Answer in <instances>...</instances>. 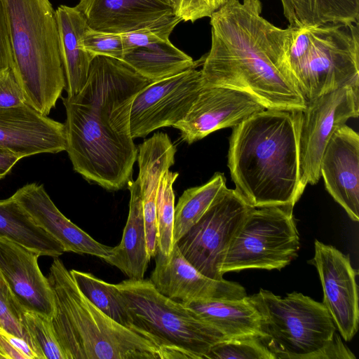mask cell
<instances>
[{
	"mask_svg": "<svg viewBox=\"0 0 359 359\" xmlns=\"http://www.w3.org/2000/svg\"><path fill=\"white\" fill-rule=\"evenodd\" d=\"M151 81L123 61L95 57L81 90L63 97L66 151L74 170L109 191L131 180L137 149L130 114L135 96Z\"/></svg>",
	"mask_w": 359,
	"mask_h": 359,
	"instance_id": "1",
	"label": "cell"
},
{
	"mask_svg": "<svg viewBox=\"0 0 359 359\" xmlns=\"http://www.w3.org/2000/svg\"><path fill=\"white\" fill-rule=\"evenodd\" d=\"M262 11L260 0H231L211 15L203 85L242 90L266 109L302 111L306 100L287 60L293 28L275 26Z\"/></svg>",
	"mask_w": 359,
	"mask_h": 359,
	"instance_id": "2",
	"label": "cell"
},
{
	"mask_svg": "<svg viewBox=\"0 0 359 359\" xmlns=\"http://www.w3.org/2000/svg\"><path fill=\"white\" fill-rule=\"evenodd\" d=\"M302 111L264 109L233 126L228 167L238 194L253 208H294L299 191Z\"/></svg>",
	"mask_w": 359,
	"mask_h": 359,
	"instance_id": "3",
	"label": "cell"
},
{
	"mask_svg": "<svg viewBox=\"0 0 359 359\" xmlns=\"http://www.w3.org/2000/svg\"><path fill=\"white\" fill-rule=\"evenodd\" d=\"M53 258L47 277L53 294L51 320L66 359H163L149 340L93 305L62 261Z\"/></svg>",
	"mask_w": 359,
	"mask_h": 359,
	"instance_id": "4",
	"label": "cell"
},
{
	"mask_svg": "<svg viewBox=\"0 0 359 359\" xmlns=\"http://www.w3.org/2000/svg\"><path fill=\"white\" fill-rule=\"evenodd\" d=\"M13 70L27 103L48 116L65 88L60 37L49 0H2Z\"/></svg>",
	"mask_w": 359,
	"mask_h": 359,
	"instance_id": "5",
	"label": "cell"
},
{
	"mask_svg": "<svg viewBox=\"0 0 359 359\" xmlns=\"http://www.w3.org/2000/svg\"><path fill=\"white\" fill-rule=\"evenodd\" d=\"M130 318V329L161 351L163 359H206L212 346L226 338L182 303L159 292L149 279L116 284Z\"/></svg>",
	"mask_w": 359,
	"mask_h": 359,
	"instance_id": "6",
	"label": "cell"
},
{
	"mask_svg": "<svg viewBox=\"0 0 359 359\" xmlns=\"http://www.w3.org/2000/svg\"><path fill=\"white\" fill-rule=\"evenodd\" d=\"M250 301L262 320V340L276 359H324L336 326L323 303L292 292L281 297L260 289Z\"/></svg>",
	"mask_w": 359,
	"mask_h": 359,
	"instance_id": "7",
	"label": "cell"
},
{
	"mask_svg": "<svg viewBox=\"0 0 359 359\" xmlns=\"http://www.w3.org/2000/svg\"><path fill=\"white\" fill-rule=\"evenodd\" d=\"M291 71L306 100L346 86H359V22L308 27Z\"/></svg>",
	"mask_w": 359,
	"mask_h": 359,
	"instance_id": "8",
	"label": "cell"
},
{
	"mask_svg": "<svg viewBox=\"0 0 359 359\" xmlns=\"http://www.w3.org/2000/svg\"><path fill=\"white\" fill-rule=\"evenodd\" d=\"M299 248L293 208H252L229 245L222 273L250 269L280 270L298 256Z\"/></svg>",
	"mask_w": 359,
	"mask_h": 359,
	"instance_id": "9",
	"label": "cell"
},
{
	"mask_svg": "<svg viewBox=\"0 0 359 359\" xmlns=\"http://www.w3.org/2000/svg\"><path fill=\"white\" fill-rule=\"evenodd\" d=\"M252 208L235 189L224 186L199 220L175 243L180 252L203 275L223 280L227 250Z\"/></svg>",
	"mask_w": 359,
	"mask_h": 359,
	"instance_id": "10",
	"label": "cell"
},
{
	"mask_svg": "<svg viewBox=\"0 0 359 359\" xmlns=\"http://www.w3.org/2000/svg\"><path fill=\"white\" fill-rule=\"evenodd\" d=\"M359 115V86H346L306 100L299 130V191L318 183L323 151L332 135Z\"/></svg>",
	"mask_w": 359,
	"mask_h": 359,
	"instance_id": "11",
	"label": "cell"
},
{
	"mask_svg": "<svg viewBox=\"0 0 359 359\" xmlns=\"http://www.w3.org/2000/svg\"><path fill=\"white\" fill-rule=\"evenodd\" d=\"M203 86L201 72L196 67L149 83L132 103V137H145L158 128L173 127L185 117Z\"/></svg>",
	"mask_w": 359,
	"mask_h": 359,
	"instance_id": "12",
	"label": "cell"
},
{
	"mask_svg": "<svg viewBox=\"0 0 359 359\" xmlns=\"http://www.w3.org/2000/svg\"><path fill=\"white\" fill-rule=\"evenodd\" d=\"M314 247V257L309 263L318 271L323 290V304L342 338L349 341L358 330V271L351 266L349 255L334 246L316 240Z\"/></svg>",
	"mask_w": 359,
	"mask_h": 359,
	"instance_id": "13",
	"label": "cell"
},
{
	"mask_svg": "<svg viewBox=\"0 0 359 359\" xmlns=\"http://www.w3.org/2000/svg\"><path fill=\"white\" fill-rule=\"evenodd\" d=\"M264 109L255 98L242 90L203 86L185 117L173 127L190 144L219 129L233 128Z\"/></svg>",
	"mask_w": 359,
	"mask_h": 359,
	"instance_id": "14",
	"label": "cell"
},
{
	"mask_svg": "<svg viewBox=\"0 0 359 359\" xmlns=\"http://www.w3.org/2000/svg\"><path fill=\"white\" fill-rule=\"evenodd\" d=\"M156 265L149 280L162 294L179 302L233 299L247 296L240 284L210 278L197 271L181 254L176 243L165 255L156 249Z\"/></svg>",
	"mask_w": 359,
	"mask_h": 359,
	"instance_id": "15",
	"label": "cell"
},
{
	"mask_svg": "<svg viewBox=\"0 0 359 359\" xmlns=\"http://www.w3.org/2000/svg\"><path fill=\"white\" fill-rule=\"evenodd\" d=\"M65 123L43 115L31 105L0 108V149L22 158L66 150Z\"/></svg>",
	"mask_w": 359,
	"mask_h": 359,
	"instance_id": "16",
	"label": "cell"
},
{
	"mask_svg": "<svg viewBox=\"0 0 359 359\" xmlns=\"http://www.w3.org/2000/svg\"><path fill=\"white\" fill-rule=\"evenodd\" d=\"M320 175L334 201L359 220V135L346 124L334 130L323 151Z\"/></svg>",
	"mask_w": 359,
	"mask_h": 359,
	"instance_id": "17",
	"label": "cell"
},
{
	"mask_svg": "<svg viewBox=\"0 0 359 359\" xmlns=\"http://www.w3.org/2000/svg\"><path fill=\"white\" fill-rule=\"evenodd\" d=\"M40 255L6 238H0V272L23 309L51 318L53 294L40 270Z\"/></svg>",
	"mask_w": 359,
	"mask_h": 359,
	"instance_id": "18",
	"label": "cell"
},
{
	"mask_svg": "<svg viewBox=\"0 0 359 359\" xmlns=\"http://www.w3.org/2000/svg\"><path fill=\"white\" fill-rule=\"evenodd\" d=\"M13 196L39 226L62 245L65 252L90 255L103 260L111 256L113 247L95 241L67 219L54 204L43 184H27Z\"/></svg>",
	"mask_w": 359,
	"mask_h": 359,
	"instance_id": "19",
	"label": "cell"
},
{
	"mask_svg": "<svg viewBox=\"0 0 359 359\" xmlns=\"http://www.w3.org/2000/svg\"><path fill=\"white\" fill-rule=\"evenodd\" d=\"M76 8L95 30L122 34L175 15L167 0H79Z\"/></svg>",
	"mask_w": 359,
	"mask_h": 359,
	"instance_id": "20",
	"label": "cell"
},
{
	"mask_svg": "<svg viewBox=\"0 0 359 359\" xmlns=\"http://www.w3.org/2000/svg\"><path fill=\"white\" fill-rule=\"evenodd\" d=\"M176 148L164 133H154L138 146L137 161L144 219L147 248L151 257L157 249L156 197L163 174L175 163Z\"/></svg>",
	"mask_w": 359,
	"mask_h": 359,
	"instance_id": "21",
	"label": "cell"
},
{
	"mask_svg": "<svg viewBox=\"0 0 359 359\" xmlns=\"http://www.w3.org/2000/svg\"><path fill=\"white\" fill-rule=\"evenodd\" d=\"M61 60L67 97L77 95L87 82L94 59L83 47L82 37L88 25L76 6L60 5L55 10Z\"/></svg>",
	"mask_w": 359,
	"mask_h": 359,
	"instance_id": "22",
	"label": "cell"
},
{
	"mask_svg": "<svg viewBox=\"0 0 359 359\" xmlns=\"http://www.w3.org/2000/svg\"><path fill=\"white\" fill-rule=\"evenodd\" d=\"M129 212L120 243L112 248L111 256L104 260L118 268L128 279L144 278L150 262L147 248L144 219L140 178L128 181Z\"/></svg>",
	"mask_w": 359,
	"mask_h": 359,
	"instance_id": "23",
	"label": "cell"
},
{
	"mask_svg": "<svg viewBox=\"0 0 359 359\" xmlns=\"http://www.w3.org/2000/svg\"><path fill=\"white\" fill-rule=\"evenodd\" d=\"M226 338L260 336L261 315L248 296L181 302Z\"/></svg>",
	"mask_w": 359,
	"mask_h": 359,
	"instance_id": "24",
	"label": "cell"
},
{
	"mask_svg": "<svg viewBox=\"0 0 359 359\" xmlns=\"http://www.w3.org/2000/svg\"><path fill=\"white\" fill-rule=\"evenodd\" d=\"M0 238L40 256L58 257L65 252L62 245L35 223L13 196L0 200Z\"/></svg>",
	"mask_w": 359,
	"mask_h": 359,
	"instance_id": "25",
	"label": "cell"
},
{
	"mask_svg": "<svg viewBox=\"0 0 359 359\" xmlns=\"http://www.w3.org/2000/svg\"><path fill=\"white\" fill-rule=\"evenodd\" d=\"M122 61L151 82L158 81L196 67L195 61L170 40L124 52Z\"/></svg>",
	"mask_w": 359,
	"mask_h": 359,
	"instance_id": "26",
	"label": "cell"
},
{
	"mask_svg": "<svg viewBox=\"0 0 359 359\" xmlns=\"http://www.w3.org/2000/svg\"><path fill=\"white\" fill-rule=\"evenodd\" d=\"M288 27L359 22V0H280Z\"/></svg>",
	"mask_w": 359,
	"mask_h": 359,
	"instance_id": "27",
	"label": "cell"
},
{
	"mask_svg": "<svg viewBox=\"0 0 359 359\" xmlns=\"http://www.w3.org/2000/svg\"><path fill=\"white\" fill-rule=\"evenodd\" d=\"M225 185L224 175L215 172L205 184L189 188L183 192L175 205V243L199 220Z\"/></svg>",
	"mask_w": 359,
	"mask_h": 359,
	"instance_id": "28",
	"label": "cell"
},
{
	"mask_svg": "<svg viewBox=\"0 0 359 359\" xmlns=\"http://www.w3.org/2000/svg\"><path fill=\"white\" fill-rule=\"evenodd\" d=\"M69 271L79 290L93 305L118 323L130 329L129 312L116 285L107 283L90 273L75 269Z\"/></svg>",
	"mask_w": 359,
	"mask_h": 359,
	"instance_id": "29",
	"label": "cell"
},
{
	"mask_svg": "<svg viewBox=\"0 0 359 359\" xmlns=\"http://www.w3.org/2000/svg\"><path fill=\"white\" fill-rule=\"evenodd\" d=\"M179 173L167 170L163 175L156 197L157 249L168 255L175 244L173 238L175 194L173 184Z\"/></svg>",
	"mask_w": 359,
	"mask_h": 359,
	"instance_id": "30",
	"label": "cell"
},
{
	"mask_svg": "<svg viewBox=\"0 0 359 359\" xmlns=\"http://www.w3.org/2000/svg\"><path fill=\"white\" fill-rule=\"evenodd\" d=\"M22 325L39 359H66L55 337L51 318L23 309Z\"/></svg>",
	"mask_w": 359,
	"mask_h": 359,
	"instance_id": "31",
	"label": "cell"
},
{
	"mask_svg": "<svg viewBox=\"0 0 359 359\" xmlns=\"http://www.w3.org/2000/svg\"><path fill=\"white\" fill-rule=\"evenodd\" d=\"M206 359H276L260 336L228 338L212 346Z\"/></svg>",
	"mask_w": 359,
	"mask_h": 359,
	"instance_id": "32",
	"label": "cell"
},
{
	"mask_svg": "<svg viewBox=\"0 0 359 359\" xmlns=\"http://www.w3.org/2000/svg\"><path fill=\"white\" fill-rule=\"evenodd\" d=\"M22 307L0 272V327L25 339L34 350L32 340L22 325Z\"/></svg>",
	"mask_w": 359,
	"mask_h": 359,
	"instance_id": "33",
	"label": "cell"
},
{
	"mask_svg": "<svg viewBox=\"0 0 359 359\" xmlns=\"http://www.w3.org/2000/svg\"><path fill=\"white\" fill-rule=\"evenodd\" d=\"M181 21L182 20L175 14L152 25L121 34L124 52L170 40V35Z\"/></svg>",
	"mask_w": 359,
	"mask_h": 359,
	"instance_id": "34",
	"label": "cell"
},
{
	"mask_svg": "<svg viewBox=\"0 0 359 359\" xmlns=\"http://www.w3.org/2000/svg\"><path fill=\"white\" fill-rule=\"evenodd\" d=\"M84 49L93 57L104 56L122 60L123 45L121 34L90 29L85 31L82 37Z\"/></svg>",
	"mask_w": 359,
	"mask_h": 359,
	"instance_id": "35",
	"label": "cell"
},
{
	"mask_svg": "<svg viewBox=\"0 0 359 359\" xmlns=\"http://www.w3.org/2000/svg\"><path fill=\"white\" fill-rule=\"evenodd\" d=\"M231 0H177L175 14L182 21L195 22L211 15Z\"/></svg>",
	"mask_w": 359,
	"mask_h": 359,
	"instance_id": "36",
	"label": "cell"
},
{
	"mask_svg": "<svg viewBox=\"0 0 359 359\" xmlns=\"http://www.w3.org/2000/svg\"><path fill=\"white\" fill-rule=\"evenodd\" d=\"M26 103L24 91L13 69L8 67L1 70L0 72V108L16 107Z\"/></svg>",
	"mask_w": 359,
	"mask_h": 359,
	"instance_id": "37",
	"label": "cell"
},
{
	"mask_svg": "<svg viewBox=\"0 0 359 359\" xmlns=\"http://www.w3.org/2000/svg\"><path fill=\"white\" fill-rule=\"evenodd\" d=\"M0 359H39L23 339L0 327Z\"/></svg>",
	"mask_w": 359,
	"mask_h": 359,
	"instance_id": "38",
	"label": "cell"
},
{
	"mask_svg": "<svg viewBox=\"0 0 359 359\" xmlns=\"http://www.w3.org/2000/svg\"><path fill=\"white\" fill-rule=\"evenodd\" d=\"M8 67L13 69V60L6 11L0 0V72Z\"/></svg>",
	"mask_w": 359,
	"mask_h": 359,
	"instance_id": "39",
	"label": "cell"
},
{
	"mask_svg": "<svg viewBox=\"0 0 359 359\" xmlns=\"http://www.w3.org/2000/svg\"><path fill=\"white\" fill-rule=\"evenodd\" d=\"M22 158L9 151L0 149V179L11 172Z\"/></svg>",
	"mask_w": 359,
	"mask_h": 359,
	"instance_id": "40",
	"label": "cell"
},
{
	"mask_svg": "<svg viewBox=\"0 0 359 359\" xmlns=\"http://www.w3.org/2000/svg\"><path fill=\"white\" fill-rule=\"evenodd\" d=\"M167 1L172 5L173 8L175 9V7L177 4V0H167Z\"/></svg>",
	"mask_w": 359,
	"mask_h": 359,
	"instance_id": "41",
	"label": "cell"
}]
</instances>
